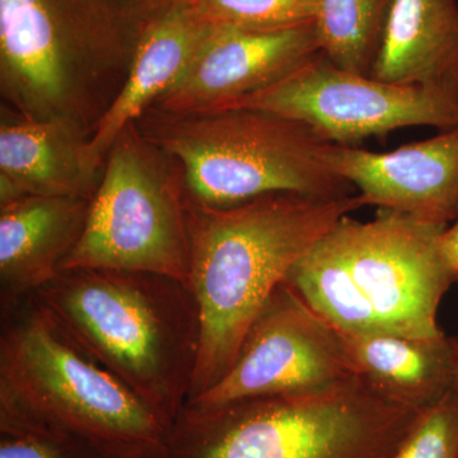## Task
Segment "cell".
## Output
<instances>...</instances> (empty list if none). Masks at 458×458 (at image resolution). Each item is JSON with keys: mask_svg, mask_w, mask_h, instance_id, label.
<instances>
[{"mask_svg": "<svg viewBox=\"0 0 458 458\" xmlns=\"http://www.w3.org/2000/svg\"><path fill=\"white\" fill-rule=\"evenodd\" d=\"M212 27L194 0H179L152 18L122 92L89 137L93 164L105 167L108 150L123 129L179 82Z\"/></svg>", "mask_w": 458, "mask_h": 458, "instance_id": "5bb4252c", "label": "cell"}, {"mask_svg": "<svg viewBox=\"0 0 458 458\" xmlns=\"http://www.w3.org/2000/svg\"><path fill=\"white\" fill-rule=\"evenodd\" d=\"M0 405L73 434L111 456L157 454L167 438L143 401L87 357L32 295L2 328Z\"/></svg>", "mask_w": 458, "mask_h": 458, "instance_id": "52a82bcc", "label": "cell"}, {"mask_svg": "<svg viewBox=\"0 0 458 458\" xmlns=\"http://www.w3.org/2000/svg\"><path fill=\"white\" fill-rule=\"evenodd\" d=\"M96 454L73 434L0 405V458H92Z\"/></svg>", "mask_w": 458, "mask_h": 458, "instance_id": "ffe728a7", "label": "cell"}, {"mask_svg": "<svg viewBox=\"0 0 458 458\" xmlns=\"http://www.w3.org/2000/svg\"><path fill=\"white\" fill-rule=\"evenodd\" d=\"M155 16L140 0H0L3 105L90 137Z\"/></svg>", "mask_w": 458, "mask_h": 458, "instance_id": "3957f363", "label": "cell"}, {"mask_svg": "<svg viewBox=\"0 0 458 458\" xmlns=\"http://www.w3.org/2000/svg\"><path fill=\"white\" fill-rule=\"evenodd\" d=\"M200 13L214 25L252 31H283L311 25L319 0H194Z\"/></svg>", "mask_w": 458, "mask_h": 458, "instance_id": "d6986e66", "label": "cell"}, {"mask_svg": "<svg viewBox=\"0 0 458 458\" xmlns=\"http://www.w3.org/2000/svg\"><path fill=\"white\" fill-rule=\"evenodd\" d=\"M89 135L59 120H33L3 111L0 174L27 197L92 200L105 167L93 164Z\"/></svg>", "mask_w": 458, "mask_h": 458, "instance_id": "9a60e30c", "label": "cell"}, {"mask_svg": "<svg viewBox=\"0 0 458 458\" xmlns=\"http://www.w3.org/2000/svg\"><path fill=\"white\" fill-rule=\"evenodd\" d=\"M441 249L451 269L458 276V213L454 225H448L441 234Z\"/></svg>", "mask_w": 458, "mask_h": 458, "instance_id": "7402d4cb", "label": "cell"}, {"mask_svg": "<svg viewBox=\"0 0 458 458\" xmlns=\"http://www.w3.org/2000/svg\"><path fill=\"white\" fill-rule=\"evenodd\" d=\"M90 200L29 195L0 205L2 309L16 306L59 276L80 242Z\"/></svg>", "mask_w": 458, "mask_h": 458, "instance_id": "4fadbf2b", "label": "cell"}, {"mask_svg": "<svg viewBox=\"0 0 458 458\" xmlns=\"http://www.w3.org/2000/svg\"><path fill=\"white\" fill-rule=\"evenodd\" d=\"M156 454H144V456H111V454H96L92 458H155Z\"/></svg>", "mask_w": 458, "mask_h": 458, "instance_id": "cb8c5ba5", "label": "cell"}, {"mask_svg": "<svg viewBox=\"0 0 458 458\" xmlns=\"http://www.w3.org/2000/svg\"><path fill=\"white\" fill-rule=\"evenodd\" d=\"M394 0H319V47L339 68L370 75Z\"/></svg>", "mask_w": 458, "mask_h": 458, "instance_id": "ac0fdd59", "label": "cell"}, {"mask_svg": "<svg viewBox=\"0 0 458 458\" xmlns=\"http://www.w3.org/2000/svg\"><path fill=\"white\" fill-rule=\"evenodd\" d=\"M234 107L288 117L339 146L354 147L366 138L409 126L441 131L458 128L454 96L352 73L334 64L322 51L284 80L227 108Z\"/></svg>", "mask_w": 458, "mask_h": 458, "instance_id": "9c48e42d", "label": "cell"}, {"mask_svg": "<svg viewBox=\"0 0 458 458\" xmlns=\"http://www.w3.org/2000/svg\"><path fill=\"white\" fill-rule=\"evenodd\" d=\"M370 77L458 98V0H394Z\"/></svg>", "mask_w": 458, "mask_h": 458, "instance_id": "2e32d148", "label": "cell"}, {"mask_svg": "<svg viewBox=\"0 0 458 458\" xmlns=\"http://www.w3.org/2000/svg\"><path fill=\"white\" fill-rule=\"evenodd\" d=\"M32 297L171 429L188 403L200 344L189 285L141 271L73 269L60 271Z\"/></svg>", "mask_w": 458, "mask_h": 458, "instance_id": "7a4b0ae2", "label": "cell"}, {"mask_svg": "<svg viewBox=\"0 0 458 458\" xmlns=\"http://www.w3.org/2000/svg\"><path fill=\"white\" fill-rule=\"evenodd\" d=\"M342 337L355 375L386 399L423 410L457 384L454 337Z\"/></svg>", "mask_w": 458, "mask_h": 458, "instance_id": "e0dca14e", "label": "cell"}, {"mask_svg": "<svg viewBox=\"0 0 458 458\" xmlns=\"http://www.w3.org/2000/svg\"><path fill=\"white\" fill-rule=\"evenodd\" d=\"M328 167L364 204L448 227L458 213V128L377 153L328 143Z\"/></svg>", "mask_w": 458, "mask_h": 458, "instance_id": "7c38bea8", "label": "cell"}, {"mask_svg": "<svg viewBox=\"0 0 458 458\" xmlns=\"http://www.w3.org/2000/svg\"><path fill=\"white\" fill-rule=\"evenodd\" d=\"M457 384H458V373H457Z\"/></svg>", "mask_w": 458, "mask_h": 458, "instance_id": "d4e9b609", "label": "cell"}, {"mask_svg": "<svg viewBox=\"0 0 458 458\" xmlns=\"http://www.w3.org/2000/svg\"><path fill=\"white\" fill-rule=\"evenodd\" d=\"M421 411L355 375L309 393L185 405L155 458H391Z\"/></svg>", "mask_w": 458, "mask_h": 458, "instance_id": "5b68a950", "label": "cell"}, {"mask_svg": "<svg viewBox=\"0 0 458 458\" xmlns=\"http://www.w3.org/2000/svg\"><path fill=\"white\" fill-rule=\"evenodd\" d=\"M319 51L315 23L283 31L213 23L188 71L152 107L172 114L223 110L284 80Z\"/></svg>", "mask_w": 458, "mask_h": 458, "instance_id": "8fae6325", "label": "cell"}, {"mask_svg": "<svg viewBox=\"0 0 458 458\" xmlns=\"http://www.w3.org/2000/svg\"><path fill=\"white\" fill-rule=\"evenodd\" d=\"M185 207L190 288L200 321L191 400L225 376L262 307L295 262L340 219L366 204L360 194L276 192L225 208L186 199Z\"/></svg>", "mask_w": 458, "mask_h": 458, "instance_id": "6da1fadb", "label": "cell"}, {"mask_svg": "<svg viewBox=\"0 0 458 458\" xmlns=\"http://www.w3.org/2000/svg\"><path fill=\"white\" fill-rule=\"evenodd\" d=\"M352 376L342 335L283 282L262 307L225 376L186 405L209 408L309 393Z\"/></svg>", "mask_w": 458, "mask_h": 458, "instance_id": "30bf717a", "label": "cell"}, {"mask_svg": "<svg viewBox=\"0 0 458 458\" xmlns=\"http://www.w3.org/2000/svg\"><path fill=\"white\" fill-rule=\"evenodd\" d=\"M140 2L148 11L152 12L153 14H157L170 8L171 5H174V3L179 2V0H140Z\"/></svg>", "mask_w": 458, "mask_h": 458, "instance_id": "603a6c76", "label": "cell"}, {"mask_svg": "<svg viewBox=\"0 0 458 458\" xmlns=\"http://www.w3.org/2000/svg\"><path fill=\"white\" fill-rule=\"evenodd\" d=\"M445 228L387 209L369 222L345 216L284 282L340 335L439 336V303L458 282Z\"/></svg>", "mask_w": 458, "mask_h": 458, "instance_id": "277c9868", "label": "cell"}, {"mask_svg": "<svg viewBox=\"0 0 458 458\" xmlns=\"http://www.w3.org/2000/svg\"><path fill=\"white\" fill-rule=\"evenodd\" d=\"M180 168L131 123L108 150L80 242L62 269L141 271L190 286Z\"/></svg>", "mask_w": 458, "mask_h": 458, "instance_id": "ba28073f", "label": "cell"}, {"mask_svg": "<svg viewBox=\"0 0 458 458\" xmlns=\"http://www.w3.org/2000/svg\"><path fill=\"white\" fill-rule=\"evenodd\" d=\"M391 458H458V384L420 412Z\"/></svg>", "mask_w": 458, "mask_h": 458, "instance_id": "44dd1931", "label": "cell"}, {"mask_svg": "<svg viewBox=\"0 0 458 458\" xmlns=\"http://www.w3.org/2000/svg\"><path fill=\"white\" fill-rule=\"evenodd\" d=\"M135 123L180 168L191 203L225 208L276 192L319 198L357 192L325 162L328 141L280 114L247 107L203 114L149 107Z\"/></svg>", "mask_w": 458, "mask_h": 458, "instance_id": "8992f818", "label": "cell"}]
</instances>
